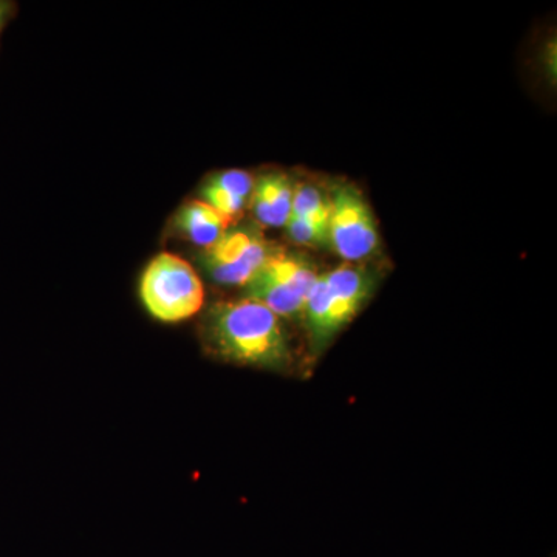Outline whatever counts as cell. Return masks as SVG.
Returning <instances> with one entry per match:
<instances>
[{
  "label": "cell",
  "mask_w": 557,
  "mask_h": 557,
  "mask_svg": "<svg viewBox=\"0 0 557 557\" xmlns=\"http://www.w3.org/2000/svg\"><path fill=\"white\" fill-rule=\"evenodd\" d=\"M203 339L212 354L234 364L282 369L289 361L281 319L256 300L215 304L205 317Z\"/></svg>",
  "instance_id": "1"
},
{
  "label": "cell",
  "mask_w": 557,
  "mask_h": 557,
  "mask_svg": "<svg viewBox=\"0 0 557 557\" xmlns=\"http://www.w3.org/2000/svg\"><path fill=\"white\" fill-rule=\"evenodd\" d=\"M375 289V278L364 269L343 265L314 282L304 307L314 350L327 346L364 307Z\"/></svg>",
  "instance_id": "2"
},
{
  "label": "cell",
  "mask_w": 557,
  "mask_h": 557,
  "mask_svg": "<svg viewBox=\"0 0 557 557\" xmlns=\"http://www.w3.org/2000/svg\"><path fill=\"white\" fill-rule=\"evenodd\" d=\"M139 298L150 317L174 324L199 313L205 288L199 274L185 259L161 252L143 271Z\"/></svg>",
  "instance_id": "3"
},
{
  "label": "cell",
  "mask_w": 557,
  "mask_h": 557,
  "mask_svg": "<svg viewBox=\"0 0 557 557\" xmlns=\"http://www.w3.org/2000/svg\"><path fill=\"white\" fill-rule=\"evenodd\" d=\"M318 277L306 259L274 249L245 285V298L262 304L278 319H296L304 317L307 296Z\"/></svg>",
  "instance_id": "4"
},
{
  "label": "cell",
  "mask_w": 557,
  "mask_h": 557,
  "mask_svg": "<svg viewBox=\"0 0 557 557\" xmlns=\"http://www.w3.org/2000/svg\"><path fill=\"white\" fill-rule=\"evenodd\" d=\"M329 245L348 263L362 262L379 249L375 215L354 186H339L330 199Z\"/></svg>",
  "instance_id": "5"
},
{
  "label": "cell",
  "mask_w": 557,
  "mask_h": 557,
  "mask_svg": "<svg viewBox=\"0 0 557 557\" xmlns=\"http://www.w3.org/2000/svg\"><path fill=\"white\" fill-rule=\"evenodd\" d=\"M274 249L255 226H236L226 230L212 247L203 249L201 265L218 284L245 287Z\"/></svg>",
  "instance_id": "6"
},
{
  "label": "cell",
  "mask_w": 557,
  "mask_h": 557,
  "mask_svg": "<svg viewBox=\"0 0 557 557\" xmlns=\"http://www.w3.org/2000/svg\"><path fill=\"white\" fill-rule=\"evenodd\" d=\"M293 196H295V185L288 175L282 172L263 175L255 183L251 200H249L256 220L260 225L270 226V228L287 225L292 215Z\"/></svg>",
  "instance_id": "7"
},
{
  "label": "cell",
  "mask_w": 557,
  "mask_h": 557,
  "mask_svg": "<svg viewBox=\"0 0 557 557\" xmlns=\"http://www.w3.org/2000/svg\"><path fill=\"white\" fill-rule=\"evenodd\" d=\"M231 220L223 218L203 200H190L175 214L172 230L183 240L208 249L230 228Z\"/></svg>",
  "instance_id": "8"
},
{
  "label": "cell",
  "mask_w": 557,
  "mask_h": 557,
  "mask_svg": "<svg viewBox=\"0 0 557 557\" xmlns=\"http://www.w3.org/2000/svg\"><path fill=\"white\" fill-rule=\"evenodd\" d=\"M292 215L309 220L314 225L329 230L330 199L322 197V194L313 186H295Z\"/></svg>",
  "instance_id": "9"
},
{
  "label": "cell",
  "mask_w": 557,
  "mask_h": 557,
  "mask_svg": "<svg viewBox=\"0 0 557 557\" xmlns=\"http://www.w3.org/2000/svg\"><path fill=\"white\" fill-rule=\"evenodd\" d=\"M285 228H287L289 239L295 242V244L311 248L329 245V230L314 225V223L309 222V220L289 215Z\"/></svg>",
  "instance_id": "10"
},
{
  "label": "cell",
  "mask_w": 557,
  "mask_h": 557,
  "mask_svg": "<svg viewBox=\"0 0 557 557\" xmlns=\"http://www.w3.org/2000/svg\"><path fill=\"white\" fill-rule=\"evenodd\" d=\"M208 182L220 189L226 190L231 196L249 201L251 200L256 180L247 171L231 170L212 175Z\"/></svg>",
  "instance_id": "11"
},
{
  "label": "cell",
  "mask_w": 557,
  "mask_h": 557,
  "mask_svg": "<svg viewBox=\"0 0 557 557\" xmlns=\"http://www.w3.org/2000/svg\"><path fill=\"white\" fill-rule=\"evenodd\" d=\"M17 5L11 0H0V36L16 14Z\"/></svg>",
  "instance_id": "12"
}]
</instances>
